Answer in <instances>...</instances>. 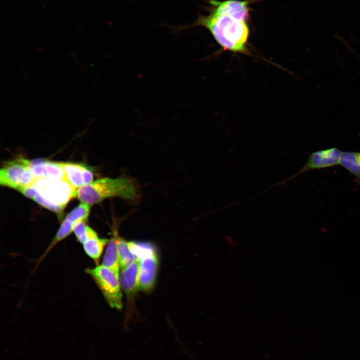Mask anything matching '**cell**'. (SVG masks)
Instances as JSON below:
<instances>
[{"label":"cell","mask_w":360,"mask_h":360,"mask_svg":"<svg viewBox=\"0 0 360 360\" xmlns=\"http://www.w3.org/2000/svg\"><path fill=\"white\" fill-rule=\"evenodd\" d=\"M206 7V15L200 14L188 25L172 26L173 32H182L195 26H202L212 34L217 43L225 50L248 54L250 28L249 16L223 2L208 0Z\"/></svg>","instance_id":"cell-1"},{"label":"cell","mask_w":360,"mask_h":360,"mask_svg":"<svg viewBox=\"0 0 360 360\" xmlns=\"http://www.w3.org/2000/svg\"><path fill=\"white\" fill-rule=\"evenodd\" d=\"M75 197L82 202L89 205L114 197L136 202L140 200V192L135 180L122 175L114 178L98 179L84 185L76 190Z\"/></svg>","instance_id":"cell-2"},{"label":"cell","mask_w":360,"mask_h":360,"mask_svg":"<svg viewBox=\"0 0 360 360\" xmlns=\"http://www.w3.org/2000/svg\"><path fill=\"white\" fill-rule=\"evenodd\" d=\"M86 272L92 278L108 304L112 308H122V294L120 276L103 265L87 268Z\"/></svg>","instance_id":"cell-3"},{"label":"cell","mask_w":360,"mask_h":360,"mask_svg":"<svg viewBox=\"0 0 360 360\" xmlns=\"http://www.w3.org/2000/svg\"><path fill=\"white\" fill-rule=\"evenodd\" d=\"M45 199L65 207L69 200L75 197V190L66 180L40 178L32 184Z\"/></svg>","instance_id":"cell-4"},{"label":"cell","mask_w":360,"mask_h":360,"mask_svg":"<svg viewBox=\"0 0 360 360\" xmlns=\"http://www.w3.org/2000/svg\"><path fill=\"white\" fill-rule=\"evenodd\" d=\"M341 152L340 149L334 147L310 153L307 161L298 171L288 178L276 182L266 190L274 186L284 185L306 172L314 170L328 168L338 164Z\"/></svg>","instance_id":"cell-5"},{"label":"cell","mask_w":360,"mask_h":360,"mask_svg":"<svg viewBox=\"0 0 360 360\" xmlns=\"http://www.w3.org/2000/svg\"><path fill=\"white\" fill-rule=\"evenodd\" d=\"M30 164V161L20 156L7 162L0 170V184L18 190L23 174Z\"/></svg>","instance_id":"cell-6"},{"label":"cell","mask_w":360,"mask_h":360,"mask_svg":"<svg viewBox=\"0 0 360 360\" xmlns=\"http://www.w3.org/2000/svg\"><path fill=\"white\" fill-rule=\"evenodd\" d=\"M140 262L136 260L128 266L122 269L120 274V286L124 291L127 298L128 306L134 304L135 296L138 290V276Z\"/></svg>","instance_id":"cell-7"},{"label":"cell","mask_w":360,"mask_h":360,"mask_svg":"<svg viewBox=\"0 0 360 360\" xmlns=\"http://www.w3.org/2000/svg\"><path fill=\"white\" fill-rule=\"evenodd\" d=\"M138 260V288L144 292H148L153 288L156 282L158 264L157 254Z\"/></svg>","instance_id":"cell-8"},{"label":"cell","mask_w":360,"mask_h":360,"mask_svg":"<svg viewBox=\"0 0 360 360\" xmlns=\"http://www.w3.org/2000/svg\"><path fill=\"white\" fill-rule=\"evenodd\" d=\"M30 168L36 180L44 178L66 180L61 162L34 160L30 162Z\"/></svg>","instance_id":"cell-9"},{"label":"cell","mask_w":360,"mask_h":360,"mask_svg":"<svg viewBox=\"0 0 360 360\" xmlns=\"http://www.w3.org/2000/svg\"><path fill=\"white\" fill-rule=\"evenodd\" d=\"M86 236V240L82 244L84 251L90 258L98 262L109 240L100 238L96 232L88 226Z\"/></svg>","instance_id":"cell-10"},{"label":"cell","mask_w":360,"mask_h":360,"mask_svg":"<svg viewBox=\"0 0 360 360\" xmlns=\"http://www.w3.org/2000/svg\"><path fill=\"white\" fill-rule=\"evenodd\" d=\"M339 164L352 174L360 184V152H342Z\"/></svg>","instance_id":"cell-11"},{"label":"cell","mask_w":360,"mask_h":360,"mask_svg":"<svg viewBox=\"0 0 360 360\" xmlns=\"http://www.w3.org/2000/svg\"><path fill=\"white\" fill-rule=\"evenodd\" d=\"M61 164L64 170L66 180L75 190L84 185V172L86 166L84 164L70 162Z\"/></svg>","instance_id":"cell-12"},{"label":"cell","mask_w":360,"mask_h":360,"mask_svg":"<svg viewBox=\"0 0 360 360\" xmlns=\"http://www.w3.org/2000/svg\"><path fill=\"white\" fill-rule=\"evenodd\" d=\"M116 236L113 235L108 242L102 265L110 269L120 276V262L116 243Z\"/></svg>","instance_id":"cell-13"},{"label":"cell","mask_w":360,"mask_h":360,"mask_svg":"<svg viewBox=\"0 0 360 360\" xmlns=\"http://www.w3.org/2000/svg\"><path fill=\"white\" fill-rule=\"evenodd\" d=\"M116 243L120 268L124 269L130 264L136 260V257L130 250L128 242L116 236Z\"/></svg>","instance_id":"cell-14"},{"label":"cell","mask_w":360,"mask_h":360,"mask_svg":"<svg viewBox=\"0 0 360 360\" xmlns=\"http://www.w3.org/2000/svg\"><path fill=\"white\" fill-rule=\"evenodd\" d=\"M128 246L131 252L138 260L157 254L154 246L148 242H128Z\"/></svg>","instance_id":"cell-15"},{"label":"cell","mask_w":360,"mask_h":360,"mask_svg":"<svg viewBox=\"0 0 360 360\" xmlns=\"http://www.w3.org/2000/svg\"><path fill=\"white\" fill-rule=\"evenodd\" d=\"M90 210V205L82 202L71 211L65 219L72 223L74 226L79 222L87 221Z\"/></svg>","instance_id":"cell-16"},{"label":"cell","mask_w":360,"mask_h":360,"mask_svg":"<svg viewBox=\"0 0 360 360\" xmlns=\"http://www.w3.org/2000/svg\"><path fill=\"white\" fill-rule=\"evenodd\" d=\"M35 202L56 214L60 220H62L63 216L64 206L56 204L44 198L37 191L32 198Z\"/></svg>","instance_id":"cell-17"},{"label":"cell","mask_w":360,"mask_h":360,"mask_svg":"<svg viewBox=\"0 0 360 360\" xmlns=\"http://www.w3.org/2000/svg\"><path fill=\"white\" fill-rule=\"evenodd\" d=\"M86 222L82 221L77 223L74 226L73 232L76 239L83 244L86 240Z\"/></svg>","instance_id":"cell-18"},{"label":"cell","mask_w":360,"mask_h":360,"mask_svg":"<svg viewBox=\"0 0 360 360\" xmlns=\"http://www.w3.org/2000/svg\"><path fill=\"white\" fill-rule=\"evenodd\" d=\"M93 174L91 170L86 167L84 172V185L92 182Z\"/></svg>","instance_id":"cell-19"}]
</instances>
